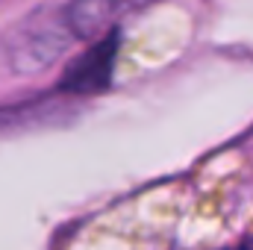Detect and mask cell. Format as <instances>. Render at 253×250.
<instances>
[{"label": "cell", "instance_id": "4", "mask_svg": "<svg viewBox=\"0 0 253 250\" xmlns=\"http://www.w3.org/2000/svg\"><path fill=\"white\" fill-rule=\"evenodd\" d=\"M239 250H253V239H248V242H242V248Z\"/></svg>", "mask_w": 253, "mask_h": 250}, {"label": "cell", "instance_id": "1", "mask_svg": "<svg viewBox=\"0 0 253 250\" xmlns=\"http://www.w3.org/2000/svg\"><path fill=\"white\" fill-rule=\"evenodd\" d=\"M74 39L68 21L53 18V15H33L21 24V30H15L9 36V62L18 71H39L44 65H50Z\"/></svg>", "mask_w": 253, "mask_h": 250}, {"label": "cell", "instance_id": "3", "mask_svg": "<svg viewBox=\"0 0 253 250\" xmlns=\"http://www.w3.org/2000/svg\"><path fill=\"white\" fill-rule=\"evenodd\" d=\"M156 0H71L65 9V21L74 33V39L83 42H97L118 30L121 18L141 12Z\"/></svg>", "mask_w": 253, "mask_h": 250}, {"label": "cell", "instance_id": "2", "mask_svg": "<svg viewBox=\"0 0 253 250\" xmlns=\"http://www.w3.org/2000/svg\"><path fill=\"white\" fill-rule=\"evenodd\" d=\"M118 44H121V30H112L109 36L91 42V47L62 71L59 91L62 94H77V97H91V94L106 91L112 85Z\"/></svg>", "mask_w": 253, "mask_h": 250}]
</instances>
